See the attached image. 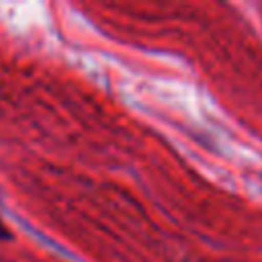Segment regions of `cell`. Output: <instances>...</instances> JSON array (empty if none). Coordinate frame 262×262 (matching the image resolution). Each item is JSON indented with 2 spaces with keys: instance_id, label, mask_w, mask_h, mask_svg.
Segmentation results:
<instances>
[{
  "instance_id": "obj_1",
  "label": "cell",
  "mask_w": 262,
  "mask_h": 262,
  "mask_svg": "<svg viewBox=\"0 0 262 262\" xmlns=\"http://www.w3.org/2000/svg\"><path fill=\"white\" fill-rule=\"evenodd\" d=\"M0 239H10V229L6 227V223L2 221V217H0Z\"/></svg>"
}]
</instances>
